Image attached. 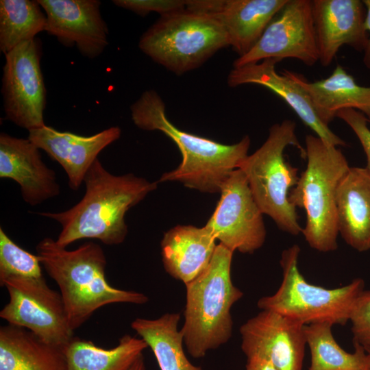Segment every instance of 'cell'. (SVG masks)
Here are the masks:
<instances>
[{"label": "cell", "mask_w": 370, "mask_h": 370, "mask_svg": "<svg viewBox=\"0 0 370 370\" xmlns=\"http://www.w3.org/2000/svg\"><path fill=\"white\" fill-rule=\"evenodd\" d=\"M82 199L71 208L58 212L38 214L61 225L57 244L65 247L78 240L97 239L107 245L122 243L127 234L126 212L156 189L151 182L132 173L114 175L97 158L84 180Z\"/></svg>", "instance_id": "obj_1"}, {"label": "cell", "mask_w": 370, "mask_h": 370, "mask_svg": "<svg viewBox=\"0 0 370 370\" xmlns=\"http://www.w3.org/2000/svg\"><path fill=\"white\" fill-rule=\"evenodd\" d=\"M42 267L58 284L68 321L74 332L99 308L111 304H143L145 294L112 286L106 278L107 260L102 247L92 241L68 250L47 237L36 247Z\"/></svg>", "instance_id": "obj_2"}, {"label": "cell", "mask_w": 370, "mask_h": 370, "mask_svg": "<svg viewBox=\"0 0 370 370\" xmlns=\"http://www.w3.org/2000/svg\"><path fill=\"white\" fill-rule=\"evenodd\" d=\"M130 110L132 119L138 128L163 132L181 151L180 165L164 173L158 182L177 181L201 192L220 193L231 173L248 156L251 143L248 136L236 144L224 145L176 127L166 117L164 103L153 90L145 91Z\"/></svg>", "instance_id": "obj_3"}, {"label": "cell", "mask_w": 370, "mask_h": 370, "mask_svg": "<svg viewBox=\"0 0 370 370\" xmlns=\"http://www.w3.org/2000/svg\"><path fill=\"white\" fill-rule=\"evenodd\" d=\"M233 251L217 245L208 267L185 284L184 344L193 358L204 357L227 343L232 334V306L243 295L231 278Z\"/></svg>", "instance_id": "obj_4"}, {"label": "cell", "mask_w": 370, "mask_h": 370, "mask_svg": "<svg viewBox=\"0 0 370 370\" xmlns=\"http://www.w3.org/2000/svg\"><path fill=\"white\" fill-rule=\"evenodd\" d=\"M306 169L288 199L304 208L306 221L302 234L314 249L329 252L337 249L336 195L338 184L349 169L341 151L317 136H306Z\"/></svg>", "instance_id": "obj_5"}, {"label": "cell", "mask_w": 370, "mask_h": 370, "mask_svg": "<svg viewBox=\"0 0 370 370\" xmlns=\"http://www.w3.org/2000/svg\"><path fill=\"white\" fill-rule=\"evenodd\" d=\"M295 130V123L289 119L273 125L265 142L238 168L245 173L262 214L271 217L280 230L295 236L302 233L303 228L288 195L298 182V169L285 160L284 153L287 147L293 146L306 158V149L299 143Z\"/></svg>", "instance_id": "obj_6"}, {"label": "cell", "mask_w": 370, "mask_h": 370, "mask_svg": "<svg viewBox=\"0 0 370 370\" xmlns=\"http://www.w3.org/2000/svg\"><path fill=\"white\" fill-rule=\"evenodd\" d=\"M228 46L227 34L217 19L186 8L160 15L138 43L145 54L177 75L199 67Z\"/></svg>", "instance_id": "obj_7"}, {"label": "cell", "mask_w": 370, "mask_h": 370, "mask_svg": "<svg viewBox=\"0 0 370 370\" xmlns=\"http://www.w3.org/2000/svg\"><path fill=\"white\" fill-rule=\"evenodd\" d=\"M300 248L295 244L282 251L280 265L282 281L277 291L261 297V310H271L306 325L327 322L345 325L349 321L354 304L364 291L360 278L335 288L308 282L298 267Z\"/></svg>", "instance_id": "obj_8"}, {"label": "cell", "mask_w": 370, "mask_h": 370, "mask_svg": "<svg viewBox=\"0 0 370 370\" xmlns=\"http://www.w3.org/2000/svg\"><path fill=\"white\" fill-rule=\"evenodd\" d=\"M0 284L9 295L0 317L8 324L25 328L63 348L75 336L60 293L51 288L44 277H8Z\"/></svg>", "instance_id": "obj_9"}, {"label": "cell", "mask_w": 370, "mask_h": 370, "mask_svg": "<svg viewBox=\"0 0 370 370\" xmlns=\"http://www.w3.org/2000/svg\"><path fill=\"white\" fill-rule=\"evenodd\" d=\"M38 38L24 42L5 55L1 93L5 119L28 131L45 125L46 88Z\"/></svg>", "instance_id": "obj_10"}, {"label": "cell", "mask_w": 370, "mask_h": 370, "mask_svg": "<svg viewBox=\"0 0 370 370\" xmlns=\"http://www.w3.org/2000/svg\"><path fill=\"white\" fill-rule=\"evenodd\" d=\"M221 197L207 225L220 243L234 252L252 254L266 238L262 212L240 169L223 183Z\"/></svg>", "instance_id": "obj_11"}, {"label": "cell", "mask_w": 370, "mask_h": 370, "mask_svg": "<svg viewBox=\"0 0 370 370\" xmlns=\"http://www.w3.org/2000/svg\"><path fill=\"white\" fill-rule=\"evenodd\" d=\"M275 58L297 59L307 66L319 60L310 0H288L260 38L234 67Z\"/></svg>", "instance_id": "obj_12"}, {"label": "cell", "mask_w": 370, "mask_h": 370, "mask_svg": "<svg viewBox=\"0 0 370 370\" xmlns=\"http://www.w3.org/2000/svg\"><path fill=\"white\" fill-rule=\"evenodd\" d=\"M304 325L278 312L262 310L240 328L241 349L279 370H302L306 341Z\"/></svg>", "instance_id": "obj_13"}, {"label": "cell", "mask_w": 370, "mask_h": 370, "mask_svg": "<svg viewBox=\"0 0 370 370\" xmlns=\"http://www.w3.org/2000/svg\"><path fill=\"white\" fill-rule=\"evenodd\" d=\"M47 16L45 32L65 47L95 58L108 46V28L98 0H37Z\"/></svg>", "instance_id": "obj_14"}, {"label": "cell", "mask_w": 370, "mask_h": 370, "mask_svg": "<svg viewBox=\"0 0 370 370\" xmlns=\"http://www.w3.org/2000/svg\"><path fill=\"white\" fill-rule=\"evenodd\" d=\"M312 13L319 62L329 66L344 45L365 51L369 36L366 8L360 0H312Z\"/></svg>", "instance_id": "obj_15"}, {"label": "cell", "mask_w": 370, "mask_h": 370, "mask_svg": "<svg viewBox=\"0 0 370 370\" xmlns=\"http://www.w3.org/2000/svg\"><path fill=\"white\" fill-rule=\"evenodd\" d=\"M28 132L27 138L62 166L69 186L73 190L79 188L99 153L118 140L121 134L117 126L90 136L60 132L46 125Z\"/></svg>", "instance_id": "obj_16"}, {"label": "cell", "mask_w": 370, "mask_h": 370, "mask_svg": "<svg viewBox=\"0 0 370 370\" xmlns=\"http://www.w3.org/2000/svg\"><path fill=\"white\" fill-rule=\"evenodd\" d=\"M288 0H193L191 8L210 14L225 29L230 46L242 56L258 41Z\"/></svg>", "instance_id": "obj_17"}, {"label": "cell", "mask_w": 370, "mask_h": 370, "mask_svg": "<svg viewBox=\"0 0 370 370\" xmlns=\"http://www.w3.org/2000/svg\"><path fill=\"white\" fill-rule=\"evenodd\" d=\"M281 60L269 58L260 62L234 67L227 77L231 87L254 84L269 88L280 97L302 122L325 143L334 147H345L346 142L335 134L318 117L306 90L287 73H277L275 65Z\"/></svg>", "instance_id": "obj_18"}, {"label": "cell", "mask_w": 370, "mask_h": 370, "mask_svg": "<svg viewBox=\"0 0 370 370\" xmlns=\"http://www.w3.org/2000/svg\"><path fill=\"white\" fill-rule=\"evenodd\" d=\"M30 140L0 134V177L15 181L25 202L36 206L60 195L56 173Z\"/></svg>", "instance_id": "obj_19"}, {"label": "cell", "mask_w": 370, "mask_h": 370, "mask_svg": "<svg viewBox=\"0 0 370 370\" xmlns=\"http://www.w3.org/2000/svg\"><path fill=\"white\" fill-rule=\"evenodd\" d=\"M216 238L210 229L177 225L161 241V254L166 271L184 284L198 277L209 265L215 251Z\"/></svg>", "instance_id": "obj_20"}, {"label": "cell", "mask_w": 370, "mask_h": 370, "mask_svg": "<svg viewBox=\"0 0 370 370\" xmlns=\"http://www.w3.org/2000/svg\"><path fill=\"white\" fill-rule=\"evenodd\" d=\"M337 226L343 240L358 251L370 249V172L349 167L336 195Z\"/></svg>", "instance_id": "obj_21"}, {"label": "cell", "mask_w": 370, "mask_h": 370, "mask_svg": "<svg viewBox=\"0 0 370 370\" xmlns=\"http://www.w3.org/2000/svg\"><path fill=\"white\" fill-rule=\"evenodd\" d=\"M308 94L319 119L326 125L343 109H354L370 121V86L358 84L340 64L325 79L308 82L300 74L286 71Z\"/></svg>", "instance_id": "obj_22"}, {"label": "cell", "mask_w": 370, "mask_h": 370, "mask_svg": "<svg viewBox=\"0 0 370 370\" xmlns=\"http://www.w3.org/2000/svg\"><path fill=\"white\" fill-rule=\"evenodd\" d=\"M0 370H67V364L63 347L8 324L0 328Z\"/></svg>", "instance_id": "obj_23"}, {"label": "cell", "mask_w": 370, "mask_h": 370, "mask_svg": "<svg viewBox=\"0 0 370 370\" xmlns=\"http://www.w3.org/2000/svg\"><path fill=\"white\" fill-rule=\"evenodd\" d=\"M147 347L143 338L128 334L119 338L118 344L110 349L74 336L64 352L67 370H129Z\"/></svg>", "instance_id": "obj_24"}, {"label": "cell", "mask_w": 370, "mask_h": 370, "mask_svg": "<svg viewBox=\"0 0 370 370\" xmlns=\"http://www.w3.org/2000/svg\"><path fill=\"white\" fill-rule=\"evenodd\" d=\"M180 319L178 313H165L155 319L136 318L131 327L151 349L160 370H202L184 353Z\"/></svg>", "instance_id": "obj_25"}, {"label": "cell", "mask_w": 370, "mask_h": 370, "mask_svg": "<svg viewBox=\"0 0 370 370\" xmlns=\"http://www.w3.org/2000/svg\"><path fill=\"white\" fill-rule=\"evenodd\" d=\"M332 326L327 322L304 326L310 354L308 370H370V354L356 343L353 353L346 352L336 341Z\"/></svg>", "instance_id": "obj_26"}, {"label": "cell", "mask_w": 370, "mask_h": 370, "mask_svg": "<svg viewBox=\"0 0 370 370\" xmlns=\"http://www.w3.org/2000/svg\"><path fill=\"white\" fill-rule=\"evenodd\" d=\"M46 14L35 0L0 1V51L4 55L45 31Z\"/></svg>", "instance_id": "obj_27"}, {"label": "cell", "mask_w": 370, "mask_h": 370, "mask_svg": "<svg viewBox=\"0 0 370 370\" xmlns=\"http://www.w3.org/2000/svg\"><path fill=\"white\" fill-rule=\"evenodd\" d=\"M38 255L18 245L0 227V281L8 277H44Z\"/></svg>", "instance_id": "obj_28"}, {"label": "cell", "mask_w": 370, "mask_h": 370, "mask_svg": "<svg viewBox=\"0 0 370 370\" xmlns=\"http://www.w3.org/2000/svg\"><path fill=\"white\" fill-rule=\"evenodd\" d=\"M353 342L370 354V291H363L357 298L352 310Z\"/></svg>", "instance_id": "obj_29"}, {"label": "cell", "mask_w": 370, "mask_h": 370, "mask_svg": "<svg viewBox=\"0 0 370 370\" xmlns=\"http://www.w3.org/2000/svg\"><path fill=\"white\" fill-rule=\"evenodd\" d=\"M112 3L143 16L151 12L162 15L185 9L186 6V0H114Z\"/></svg>", "instance_id": "obj_30"}, {"label": "cell", "mask_w": 370, "mask_h": 370, "mask_svg": "<svg viewBox=\"0 0 370 370\" xmlns=\"http://www.w3.org/2000/svg\"><path fill=\"white\" fill-rule=\"evenodd\" d=\"M336 117L345 122L358 138L366 155V168L370 172V129L367 125L368 119L362 112L351 108L340 110Z\"/></svg>", "instance_id": "obj_31"}, {"label": "cell", "mask_w": 370, "mask_h": 370, "mask_svg": "<svg viewBox=\"0 0 370 370\" xmlns=\"http://www.w3.org/2000/svg\"><path fill=\"white\" fill-rule=\"evenodd\" d=\"M362 1L366 8L365 27L366 31L369 32L367 45L364 51L363 62L366 67L370 69V0H363Z\"/></svg>", "instance_id": "obj_32"}, {"label": "cell", "mask_w": 370, "mask_h": 370, "mask_svg": "<svg viewBox=\"0 0 370 370\" xmlns=\"http://www.w3.org/2000/svg\"><path fill=\"white\" fill-rule=\"evenodd\" d=\"M245 370H279L272 363L259 358H247Z\"/></svg>", "instance_id": "obj_33"}, {"label": "cell", "mask_w": 370, "mask_h": 370, "mask_svg": "<svg viewBox=\"0 0 370 370\" xmlns=\"http://www.w3.org/2000/svg\"><path fill=\"white\" fill-rule=\"evenodd\" d=\"M129 370H146L143 355L138 358Z\"/></svg>", "instance_id": "obj_34"}, {"label": "cell", "mask_w": 370, "mask_h": 370, "mask_svg": "<svg viewBox=\"0 0 370 370\" xmlns=\"http://www.w3.org/2000/svg\"><path fill=\"white\" fill-rule=\"evenodd\" d=\"M370 122V121H369Z\"/></svg>", "instance_id": "obj_35"}]
</instances>
